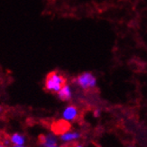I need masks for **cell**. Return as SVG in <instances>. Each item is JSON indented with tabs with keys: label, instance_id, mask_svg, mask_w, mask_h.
Listing matches in <instances>:
<instances>
[{
	"label": "cell",
	"instance_id": "5",
	"mask_svg": "<svg viewBox=\"0 0 147 147\" xmlns=\"http://www.w3.org/2000/svg\"><path fill=\"white\" fill-rule=\"evenodd\" d=\"M58 96L61 100L62 101H68L71 98V89H69V87L66 84L63 88H61L60 89V91L58 92Z\"/></svg>",
	"mask_w": 147,
	"mask_h": 147
},
{
	"label": "cell",
	"instance_id": "14",
	"mask_svg": "<svg viewBox=\"0 0 147 147\" xmlns=\"http://www.w3.org/2000/svg\"><path fill=\"white\" fill-rule=\"evenodd\" d=\"M0 143H1V136H0Z\"/></svg>",
	"mask_w": 147,
	"mask_h": 147
},
{
	"label": "cell",
	"instance_id": "2",
	"mask_svg": "<svg viewBox=\"0 0 147 147\" xmlns=\"http://www.w3.org/2000/svg\"><path fill=\"white\" fill-rule=\"evenodd\" d=\"M71 128V125L69 122H68L65 119H60L54 121L51 125V131H52L54 135L57 136H62L66 134L68 131H69Z\"/></svg>",
	"mask_w": 147,
	"mask_h": 147
},
{
	"label": "cell",
	"instance_id": "4",
	"mask_svg": "<svg viewBox=\"0 0 147 147\" xmlns=\"http://www.w3.org/2000/svg\"><path fill=\"white\" fill-rule=\"evenodd\" d=\"M77 117H78V109L74 106H69L63 113V117L65 120H74Z\"/></svg>",
	"mask_w": 147,
	"mask_h": 147
},
{
	"label": "cell",
	"instance_id": "1",
	"mask_svg": "<svg viewBox=\"0 0 147 147\" xmlns=\"http://www.w3.org/2000/svg\"><path fill=\"white\" fill-rule=\"evenodd\" d=\"M67 80L64 76L61 75L57 71H52L47 74L45 78L44 88L47 91L53 93H58L60 89L66 85Z\"/></svg>",
	"mask_w": 147,
	"mask_h": 147
},
{
	"label": "cell",
	"instance_id": "8",
	"mask_svg": "<svg viewBox=\"0 0 147 147\" xmlns=\"http://www.w3.org/2000/svg\"><path fill=\"white\" fill-rule=\"evenodd\" d=\"M61 147H82V146L80 145L78 143L72 142V143H69V144H63V145H61Z\"/></svg>",
	"mask_w": 147,
	"mask_h": 147
},
{
	"label": "cell",
	"instance_id": "12",
	"mask_svg": "<svg viewBox=\"0 0 147 147\" xmlns=\"http://www.w3.org/2000/svg\"><path fill=\"white\" fill-rule=\"evenodd\" d=\"M14 147H23L22 145H15Z\"/></svg>",
	"mask_w": 147,
	"mask_h": 147
},
{
	"label": "cell",
	"instance_id": "13",
	"mask_svg": "<svg viewBox=\"0 0 147 147\" xmlns=\"http://www.w3.org/2000/svg\"><path fill=\"white\" fill-rule=\"evenodd\" d=\"M2 110H3V108H2V107H0V112H1V111H2Z\"/></svg>",
	"mask_w": 147,
	"mask_h": 147
},
{
	"label": "cell",
	"instance_id": "10",
	"mask_svg": "<svg viewBox=\"0 0 147 147\" xmlns=\"http://www.w3.org/2000/svg\"><path fill=\"white\" fill-rule=\"evenodd\" d=\"M47 147H57V144H54V145H50V146H47Z\"/></svg>",
	"mask_w": 147,
	"mask_h": 147
},
{
	"label": "cell",
	"instance_id": "3",
	"mask_svg": "<svg viewBox=\"0 0 147 147\" xmlns=\"http://www.w3.org/2000/svg\"><path fill=\"white\" fill-rule=\"evenodd\" d=\"M77 82L79 83V85L82 88L89 89V88H92L96 85V79L91 73L85 72L78 77Z\"/></svg>",
	"mask_w": 147,
	"mask_h": 147
},
{
	"label": "cell",
	"instance_id": "7",
	"mask_svg": "<svg viewBox=\"0 0 147 147\" xmlns=\"http://www.w3.org/2000/svg\"><path fill=\"white\" fill-rule=\"evenodd\" d=\"M80 136L78 133H67L64 135L61 136V139L64 141H71V140H75L77 138H79Z\"/></svg>",
	"mask_w": 147,
	"mask_h": 147
},
{
	"label": "cell",
	"instance_id": "11",
	"mask_svg": "<svg viewBox=\"0 0 147 147\" xmlns=\"http://www.w3.org/2000/svg\"><path fill=\"white\" fill-rule=\"evenodd\" d=\"M0 147H5V146L2 143H0Z\"/></svg>",
	"mask_w": 147,
	"mask_h": 147
},
{
	"label": "cell",
	"instance_id": "6",
	"mask_svg": "<svg viewBox=\"0 0 147 147\" xmlns=\"http://www.w3.org/2000/svg\"><path fill=\"white\" fill-rule=\"evenodd\" d=\"M11 142L13 144H15L16 145H22L24 143V139L19 134H14L11 136Z\"/></svg>",
	"mask_w": 147,
	"mask_h": 147
},
{
	"label": "cell",
	"instance_id": "9",
	"mask_svg": "<svg viewBox=\"0 0 147 147\" xmlns=\"http://www.w3.org/2000/svg\"><path fill=\"white\" fill-rule=\"evenodd\" d=\"M94 116H95L96 117H99V111H98V110H96V111H94Z\"/></svg>",
	"mask_w": 147,
	"mask_h": 147
}]
</instances>
